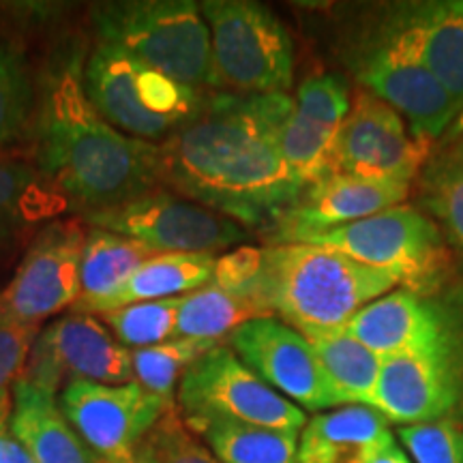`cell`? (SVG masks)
I'll use <instances>...</instances> for the list:
<instances>
[{
    "label": "cell",
    "instance_id": "23",
    "mask_svg": "<svg viewBox=\"0 0 463 463\" xmlns=\"http://www.w3.org/2000/svg\"><path fill=\"white\" fill-rule=\"evenodd\" d=\"M389 433V420L369 405L317 412L298 436V463H367Z\"/></svg>",
    "mask_w": 463,
    "mask_h": 463
},
{
    "label": "cell",
    "instance_id": "17",
    "mask_svg": "<svg viewBox=\"0 0 463 463\" xmlns=\"http://www.w3.org/2000/svg\"><path fill=\"white\" fill-rule=\"evenodd\" d=\"M408 183L364 181L347 174H328L305 187L300 198L266 232L270 245L305 242L339 225L378 215L408 200Z\"/></svg>",
    "mask_w": 463,
    "mask_h": 463
},
{
    "label": "cell",
    "instance_id": "2",
    "mask_svg": "<svg viewBox=\"0 0 463 463\" xmlns=\"http://www.w3.org/2000/svg\"><path fill=\"white\" fill-rule=\"evenodd\" d=\"M89 45L62 34L37 65L31 161L82 217L157 189V144L114 129L84 89Z\"/></svg>",
    "mask_w": 463,
    "mask_h": 463
},
{
    "label": "cell",
    "instance_id": "22",
    "mask_svg": "<svg viewBox=\"0 0 463 463\" xmlns=\"http://www.w3.org/2000/svg\"><path fill=\"white\" fill-rule=\"evenodd\" d=\"M402 288L363 307L345 331L382 358H389L430 337L439 317V300Z\"/></svg>",
    "mask_w": 463,
    "mask_h": 463
},
{
    "label": "cell",
    "instance_id": "7",
    "mask_svg": "<svg viewBox=\"0 0 463 463\" xmlns=\"http://www.w3.org/2000/svg\"><path fill=\"white\" fill-rule=\"evenodd\" d=\"M213 54V90L234 95H288L294 82V42L262 3H200Z\"/></svg>",
    "mask_w": 463,
    "mask_h": 463
},
{
    "label": "cell",
    "instance_id": "41",
    "mask_svg": "<svg viewBox=\"0 0 463 463\" xmlns=\"http://www.w3.org/2000/svg\"><path fill=\"white\" fill-rule=\"evenodd\" d=\"M0 316H3V311H0Z\"/></svg>",
    "mask_w": 463,
    "mask_h": 463
},
{
    "label": "cell",
    "instance_id": "15",
    "mask_svg": "<svg viewBox=\"0 0 463 463\" xmlns=\"http://www.w3.org/2000/svg\"><path fill=\"white\" fill-rule=\"evenodd\" d=\"M58 405L75 433L101 459L129 453L174 408L136 380L125 384L71 380L58 392Z\"/></svg>",
    "mask_w": 463,
    "mask_h": 463
},
{
    "label": "cell",
    "instance_id": "30",
    "mask_svg": "<svg viewBox=\"0 0 463 463\" xmlns=\"http://www.w3.org/2000/svg\"><path fill=\"white\" fill-rule=\"evenodd\" d=\"M419 181L420 204L463 251V140L439 144Z\"/></svg>",
    "mask_w": 463,
    "mask_h": 463
},
{
    "label": "cell",
    "instance_id": "8",
    "mask_svg": "<svg viewBox=\"0 0 463 463\" xmlns=\"http://www.w3.org/2000/svg\"><path fill=\"white\" fill-rule=\"evenodd\" d=\"M344 62L363 90L402 114L422 142L442 140L461 112L386 17L347 48Z\"/></svg>",
    "mask_w": 463,
    "mask_h": 463
},
{
    "label": "cell",
    "instance_id": "14",
    "mask_svg": "<svg viewBox=\"0 0 463 463\" xmlns=\"http://www.w3.org/2000/svg\"><path fill=\"white\" fill-rule=\"evenodd\" d=\"M22 380L56 395L71 380L125 384L133 380L129 347L120 344L97 316L71 311L39 331Z\"/></svg>",
    "mask_w": 463,
    "mask_h": 463
},
{
    "label": "cell",
    "instance_id": "19",
    "mask_svg": "<svg viewBox=\"0 0 463 463\" xmlns=\"http://www.w3.org/2000/svg\"><path fill=\"white\" fill-rule=\"evenodd\" d=\"M65 215H73L69 200L31 159L0 157V275L20 262L45 225Z\"/></svg>",
    "mask_w": 463,
    "mask_h": 463
},
{
    "label": "cell",
    "instance_id": "1",
    "mask_svg": "<svg viewBox=\"0 0 463 463\" xmlns=\"http://www.w3.org/2000/svg\"><path fill=\"white\" fill-rule=\"evenodd\" d=\"M289 112L288 95L208 90L198 116L157 144L159 187L269 232L305 191L281 148Z\"/></svg>",
    "mask_w": 463,
    "mask_h": 463
},
{
    "label": "cell",
    "instance_id": "10",
    "mask_svg": "<svg viewBox=\"0 0 463 463\" xmlns=\"http://www.w3.org/2000/svg\"><path fill=\"white\" fill-rule=\"evenodd\" d=\"M176 410L184 422H245L298 436L309 420L305 410L270 389L223 344L208 350L183 375Z\"/></svg>",
    "mask_w": 463,
    "mask_h": 463
},
{
    "label": "cell",
    "instance_id": "13",
    "mask_svg": "<svg viewBox=\"0 0 463 463\" xmlns=\"http://www.w3.org/2000/svg\"><path fill=\"white\" fill-rule=\"evenodd\" d=\"M431 142L414 137L402 114L367 90H352V106L333 148L331 174L364 181L408 183L420 176Z\"/></svg>",
    "mask_w": 463,
    "mask_h": 463
},
{
    "label": "cell",
    "instance_id": "5",
    "mask_svg": "<svg viewBox=\"0 0 463 463\" xmlns=\"http://www.w3.org/2000/svg\"><path fill=\"white\" fill-rule=\"evenodd\" d=\"M438 300L439 317L430 337L382 358L372 408L402 427L457 419L463 410V294Z\"/></svg>",
    "mask_w": 463,
    "mask_h": 463
},
{
    "label": "cell",
    "instance_id": "35",
    "mask_svg": "<svg viewBox=\"0 0 463 463\" xmlns=\"http://www.w3.org/2000/svg\"><path fill=\"white\" fill-rule=\"evenodd\" d=\"M37 335L39 326L20 324L0 316V408L11 405V392L24 373Z\"/></svg>",
    "mask_w": 463,
    "mask_h": 463
},
{
    "label": "cell",
    "instance_id": "34",
    "mask_svg": "<svg viewBox=\"0 0 463 463\" xmlns=\"http://www.w3.org/2000/svg\"><path fill=\"white\" fill-rule=\"evenodd\" d=\"M159 463H222L198 436L184 425L176 408L164 414L148 433Z\"/></svg>",
    "mask_w": 463,
    "mask_h": 463
},
{
    "label": "cell",
    "instance_id": "16",
    "mask_svg": "<svg viewBox=\"0 0 463 463\" xmlns=\"http://www.w3.org/2000/svg\"><path fill=\"white\" fill-rule=\"evenodd\" d=\"M228 345L260 380L300 410L339 408L314 345L286 322L260 317L242 324L230 335Z\"/></svg>",
    "mask_w": 463,
    "mask_h": 463
},
{
    "label": "cell",
    "instance_id": "37",
    "mask_svg": "<svg viewBox=\"0 0 463 463\" xmlns=\"http://www.w3.org/2000/svg\"><path fill=\"white\" fill-rule=\"evenodd\" d=\"M9 408H0V463H34L24 444L11 431Z\"/></svg>",
    "mask_w": 463,
    "mask_h": 463
},
{
    "label": "cell",
    "instance_id": "20",
    "mask_svg": "<svg viewBox=\"0 0 463 463\" xmlns=\"http://www.w3.org/2000/svg\"><path fill=\"white\" fill-rule=\"evenodd\" d=\"M384 17L463 108V0L392 5Z\"/></svg>",
    "mask_w": 463,
    "mask_h": 463
},
{
    "label": "cell",
    "instance_id": "18",
    "mask_svg": "<svg viewBox=\"0 0 463 463\" xmlns=\"http://www.w3.org/2000/svg\"><path fill=\"white\" fill-rule=\"evenodd\" d=\"M350 106L352 86L339 73L309 75L298 86L281 131V148L303 187L331 174L333 148Z\"/></svg>",
    "mask_w": 463,
    "mask_h": 463
},
{
    "label": "cell",
    "instance_id": "12",
    "mask_svg": "<svg viewBox=\"0 0 463 463\" xmlns=\"http://www.w3.org/2000/svg\"><path fill=\"white\" fill-rule=\"evenodd\" d=\"M89 225L69 215L45 225L0 289V311L9 320L39 326L48 317L71 309L80 298V262Z\"/></svg>",
    "mask_w": 463,
    "mask_h": 463
},
{
    "label": "cell",
    "instance_id": "21",
    "mask_svg": "<svg viewBox=\"0 0 463 463\" xmlns=\"http://www.w3.org/2000/svg\"><path fill=\"white\" fill-rule=\"evenodd\" d=\"M9 427L34 463H97L58 405V395L33 382L17 380L11 392Z\"/></svg>",
    "mask_w": 463,
    "mask_h": 463
},
{
    "label": "cell",
    "instance_id": "38",
    "mask_svg": "<svg viewBox=\"0 0 463 463\" xmlns=\"http://www.w3.org/2000/svg\"><path fill=\"white\" fill-rule=\"evenodd\" d=\"M367 463H414L410 459V455L405 453V449L399 447V442L392 436V431L386 436L378 447L373 449L372 457H369Z\"/></svg>",
    "mask_w": 463,
    "mask_h": 463
},
{
    "label": "cell",
    "instance_id": "11",
    "mask_svg": "<svg viewBox=\"0 0 463 463\" xmlns=\"http://www.w3.org/2000/svg\"><path fill=\"white\" fill-rule=\"evenodd\" d=\"M89 228L127 236L155 253L228 251L249 239L247 228L164 187L82 215Z\"/></svg>",
    "mask_w": 463,
    "mask_h": 463
},
{
    "label": "cell",
    "instance_id": "27",
    "mask_svg": "<svg viewBox=\"0 0 463 463\" xmlns=\"http://www.w3.org/2000/svg\"><path fill=\"white\" fill-rule=\"evenodd\" d=\"M153 256L157 253L137 241L108 230L89 228L80 262V298L71 311L112 297Z\"/></svg>",
    "mask_w": 463,
    "mask_h": 463
},
{
    "label": "cell",
    "instance_id": "25",
    "mask_svg": "<svg viewBox=\"0 0 463 463\" xmlns=\"http://www.w3.org/2000/svg\"><path fill=\"white\" fill-rule=\"evenodd\" d=\"M37 65L24 45L0 34V157L31 159Z\"/></svg>",
    "mask_w": 463,
    "mask_h": 463
},
{
    "label": "cell",
    "instance_id": "9",
    "mask_svg": "<svg viewBox=\"0 0 463 463\" xmlns=\"http://www.w3.org/2000/svg\"><path fill=\"white\" fill-rule=\"evenodd\" d=\"M305 242L335 249L356 262L384 270L403 288L420 294L438 292L449 270L447 242L438 223L408 204L339 225Z\"/></svg>",
    "mask_w": 463,
    "mask_h": 463
},
{
    "label": "cell",
    "instance_id": "39",
    "mask_svg": "<svg viewBox=\"0 0 463 463\" xmlns=\"http://www.w3.org/2000/svg\"><path fill=\"white\" fill-rule=\"evenodd\" d=\"M97 463H159V459H157V453H155L153 444H150V439L146 436L136 449L129 450V453L123 457H118V459H101L99 457Z\"/></svg>",
    "mask_w": 463,
    "mask_h": 463
},
{
    "label": "cell",
    "instance_id": "4",
    "mask_svg": "<svg viewBox=\"0 0 463 463\" xmlns=\"http://www.w3.org/2000/svg\"><path fill=\"white\" fill-rule=\"evenodd\" d=\"M89 20L101 43L176 82L213 90L211 31L194 0H108L90 5Z\"/></svg>",
    "mask_w": 463,
    "mask_h": 463
},
{
    "label": "cell",
    "instance_id": "26",
    "mask_svg": "<svg viewBox=\"0 0 463 463\" xmlns=\"http://www.w3.org/2000/svg\"><path fill=\"white\" fill-rule=\"evenodd\" d=\"M260 317L275 316L258 294L228 289L211 281L181 297L174 337L222 341L242 324Z\"/></svg>",
    "mask_w": 463,
    "mask_h": 463
},
{
    "label": "cell",
    "instance_id": "28",
    "mask_svg": "<svg viewBox=\"0 0 463 463\" xmlns=\"http://www.w3.org/2000/svg\"><path fill=\"white\" fill-rule=\"evenodd\" d=\"M309 344L341 405H369L378 389L382 356L364 347L344 328L311 335Z\"/></svg>",
    "mask_w": 463,
    "mask_h": 463
},
{
    "label": "cell",
    "instance_id": "24",
    "mask_svg": "<svg viewBox=\"0 0 463 463\" xmlns=\"http://www.w3.org/2000/svg\"><path fill=\"white\" fill-rule=\"evenodd\" d=\"M215 262L217 258L211 253H157L146 260L118 292L73 314L103 316L127 305L184 297L211 283Z\"/></svg>",
    "mask_w": 463,
    "mask_h": 463
},
{
    "label": "cell",
    "instance_id": "32",
    "mask_svg": "<svg viewBox=\"0 0 463 463\" xmlns=\"http://www.w3.org/2000/svg\"><path fill=\"white\" fill-rule=\"evenodd\" d=\"M181 297L165 300H146L120 307L99 316L116 339L129 350H140L174 339Z\"/></svg>",
    "mask_w": 463,
    "mask_h": 463
},
{
    "label": "cell",
    "instance_id": "33",
    "mask_svg": "<svg viewBox=\"0 0 463 463\" xmlns=\"http://www.w3.org/2000/svg\"><path fill=\"white\" fill-rule=\"evenodd\" d=\"M397 436L414 463H463V420L459 419L403 425Z\"/></svg>",
    "mask_w": 463,
    "mask_h": 463
},
{
    "label": "cell",
    "instance_id": "40",
    "mask_svg": "<svg viewBox=\"0 0 463 463\" xmlns=\"http://www.w3.org/2000/svg\"><path fill=\"white\" fill-rule=\"evenodd\" d=\"M455 140H463V108H461V112L457 114L453 125L449 127L447 133H444L442 140L439 142H455Z\"/></svg>",
    "mask_w": 463,
    "mask_h": 463
},
{
    "label": "cell",
    "instance_id": "3",
    "mask_svg": "<svg viewBox=\"0 0 463 463\" xmlns=\"http://www.w3.org/2000/svg\"><path fill=\"white\" fill-rule=\"evenodd\" d=\"M397 279L328 247L286 242L264 247L258 294L277 320L311 335L344 328Z\"/></svg>",
    "mask_w": 463,
    "mask_h": 463
},
{
    "label": "cell",
    "instance_id": "31",
    "mask_svg": "<svg viewBox=\"0 0 463 463\" xmlns=\"http://www.w3.org/2000/svg\"><path fill=\"white\" fill-rule=\"evenodd\" d=\"M217 344L222 341L174 337L164 344L129 350L133 380L142 389L174 405V395H176L183 375L187 373L191 364Z\"/></svg>",
    "mask_w": 463,
    "mask_h": 463
},
{
    "label": "cell",
    "instance_id": "36",
    "mask_svg": "<svg viewBox=\"0 0 463 463\" xmlns=\"http://www.w3.org/2000/svg\"><path fill=\"white\" fill-rule=\"evenodd\" d=\"M264 266V249L242 245L239 249H230L222 258H217L213 283L239 292L258 294V281ZM260 297V294H258Z\"/></svg>",
    "mask_w": 463,
    "mask_h": 463
},
{
    "label": "cell",
    "instance_id": "6",
    "mask_svg": "<svg viewBox=\"0 0 463 463\" xmlns=\"http://www.w3.org/2000/svg\"><path fill=\"white\" fill-rule=\"evenodd\" d=\"M84 89L92 108L114 129L150 144L164 142L194 120L208 95L101 42L86 58Z\"/></svg>",
    "mask_w": 463,
    "mask_h": 463
},
{
    "label": "cell",
    "instance_id": "29",
    "mask_svg": "<svg viewBox=\"0 0 463 463\" xmlns=\"http://www.w3.org/2000/svg\"><path fill=\"white\" fill-rule=\"evenodd\" d=\"M184 425L222 463H298V433L225 420Z\"/></svg>",
    "mask_w": 463,
    "mask_h": 463
}]
</instances>
